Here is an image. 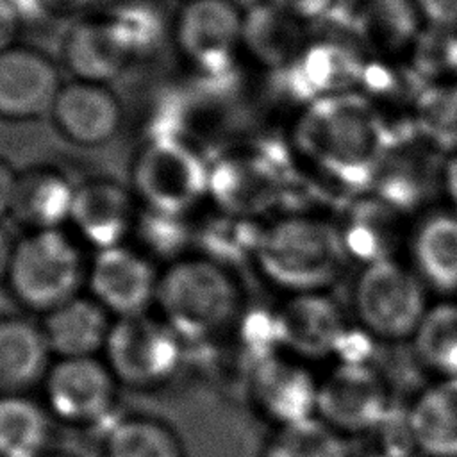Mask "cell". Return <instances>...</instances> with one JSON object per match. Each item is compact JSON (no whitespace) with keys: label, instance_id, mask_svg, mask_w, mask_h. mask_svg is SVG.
<instances>
[{"label":"cell","instance_id":"cell-25","mask_svg":"<svg viewBox=\"0 0 457 457\" xmlns=\"http://www.w3.org/2000/svg\"><path fill=\"white\" fill-rule=\"evenodd\" d=\"M271 191V171L257 157L230 155L209 173V193L228 214L245 218L259 209Z\"/></svg>","mask_w":457,"mask_h":457},{"label":"cell","instance_id":"cell-21","mask_svg":"<svg viewBox=\"0 0 457 457\" xmlns=\"http://www.w3.org/2000/svg\"><path fill=\"white\" fill-rule=\"evenodd\" d=\"M75 187L54 168H30L18 173L11 216L30 230L61 228L70 221Z\"/></svg>","mask_w":457,"mask_h":457},{"label":"cell","instance_id":"cell-38","mask_svg":"<svg viewBox=\"0 0 457 457\" xmlns=\"http://www.w3.org/2000/svg\"><path fill=\"white\" fill-rule=\"evenodd\" d=\"M443 182L446 195L450 196L457 209V152H453V155L446 161L443 168Z\"/></svg>","mask_w":457,"mask_h":457},{"label":"cell","instance_id":"cell-22","mask_svg":"<svg viewBox=\"0 0 457 457\" xmlns=\"http://www.w3.org/2000/svg\"><path fill=\"white\" fill-rule=\"evenodd\" d=\"M50 357L41 325L25 318H0V395L23 393L43 382Z\"/></svg>","mask_w":457,"mask_h":457},{"label":"cell","instance_id":"cell-19","mask_svg":"<svg viewBox=\"0 0 457 457\" xmlns=\"http://www.w3.org/2000/svg\"><path fill=\"white\" fill-rule=\"evenodd\" d=\"M114 318L93 298L77 295L43 314L41 328L57 359L96 357L104 352Z\"/></svg>","mask_w":457,"mask_h":457},{"label":"cell","instance_id":"cell-26","mask_svg":"<svg viewBox=\"0 0 457 457\" xmlns=\"http://www.w3.org/2000/svg\"><path fill=\"white\" fill-rule=\"evenodd\" d=\"M45 405L25 393L0 395V457H43L52 423Z\"/></svg>","mask_w":457,"mask_h":457},{"label":"cell","instance_id":"cell-30","mask_svg":"<svg viewBox=\"0 0 457 457\" xmlns=\"http://www.w3.org/2000/svg\"><path fill=\"white\" fill-rule=\"evenodd\" d=\"M261 457H348L343 434L318 416L277 427Z\"/></svg>","mask_w":457,"mask_h":457},{"label":"cell","instance_id":"cell-34","mask_svg":"<svg viewBox=\"0 0 457 457\" xmlns=\"http://www.w3.org/2000/svg\"><path fill=\"white\" fill-rule=\"evenodd\" d=\"M425 23L434 30H457V0H412Z\"/></svg>","mask_w":457,"mask_h":457},{"label":"cell","instance_id":"cell-24","mask_svg":"<svg viewBox=\"0 0 457 457\" xmlns=\"http://www.w3.org/2000/svg\"><path fill=\"white\" fill-rule=\"evenodd\" d=\"M414 271L443 293L457 291V214H434L416 230L412 239Z\"/></svg>","mask_w":457,"mask_h":457},{"label":"cell","instance_id":"cell-42","mask_svg":"<svg viewBox=\"0 0 457 457\" xmlns=\"http://www.w3.org/2000/svg\"><path fill=\"white\" fill-rule=\"evenodd\" d=\"M43 457H73V455H70V453H57V452H48L46 455H43Z\"/></svg>","mask_w":457,"mask_h":457},{"label":"cell","instance_id":"cell-32","mask_svg":"<svg viewBox=\"0 0 457 457\" xmlns=\"http://www.w3.org/2000/svg\"><path fill=\"white\" fill-rule=\"evenodd\" d=\"M416 127L432 145L457 152V82L430 84L418 93Z\"/></svg>","mask_w":457,"mask_h":457},{"label":"cell","instance_id":"cell-7","mask_svg":"<svg viewBox=\"0 0 457 457\" xmlns=\"http://www.w3.org/2000/svg\"><path fill=\"white\" fill-rule=\"evenodd\" d=\"M186 343L157 314L143 312L112 321L104 361L118 384L130 389H155L179 371Z\"/></svg>","mask_w":457,"mask_h":457},{"label":"cell","instance_id":"cell-27","mask_svg":"<svg viewBox=\"0 0 457 457\" xmlns=\"http://www.w3.org/2000/svg\"><path fill=\"white\" fill-rule=\"evenodd\" d=\"M355 23L370 46L395 54L416 45L423 20L412 0H362Z\"/></svg>","mask_w":457,"mask_h":457},{"label":"cell","instance_id":"cell-14","mask_svg":"<svg viewBox=\"0 0 457 457\" xmlns=\"http://www.w3.org/2000/svg\"><path fill=\"white\" fill-rule=\"evenodd\" d=\"M61 86L48 55L14 45L0 54V120L29 121L48 116Z\"/></svg>","mask_w":457,"mask_h":457},{"label":"cell","instance_id":"cell-15","mask_svg":"<svg viewBox=\"0 0 457 457\" xmlns=\"http://www.w3.org/2000/svg\"><path fill=\"white\" fill-rule=\"evenodd\" d=\"M132 189L109 179H91L75 187L70 223L96 252L127 243L137 218Z\"/></svg>","mask_w":457,"mask_h":457},{"label":"cell","instance_id":"cell-16","mask_svg":"<svg viewBox=\"0 0 457 457\" xmlns=\"http://www.w3.org/2000/svg\"><path fill=\"white\" fill-rule=\"evenodd\" d=\"M277 321L282 346L305 359L337 353L348 332L341 309L323 293L291 295Z\"/></svg>","mask_w":457,"mask_h":457},{"label":"cell","instance_id":"cell-28","mask_svg":"<svg viewBox=\"0 0 457 457\" xmlns=\"http://www.w3.org/2000/svg\"><path fill=\"white\" fill-rule=\"evenodd\" d=\"M104 457H184L177 434L150 416L111 420L104 434Z\"/></svg>","mask_w":457,"mask_h":457},{"label":"cell","instance_id":"cell-5","mask_svg":"<svg viewBox=\"0 0 457 457\" xmlns=\"http://www.w3.org/2000/svg\"><path fill=\"white\" fill-rule=\"evenodd\" d=\"M209 173L189 143L173 134L154 136L132 162V193L145 209L186 216L209 193Z\"/></svg>","mask_w":457,"mask_h":457},{"label":"cell","instance_id":"cell-13","mask_svg":"<svg viewBox=\"0 0 457 457\" xmlns=\"http://www.w3.org/2000/svg\"><path fill=\"white\" fill-rule=\"evenodd\" d=\"M250 396L277 427L316 416L320 380L295 359L275 353L250 368Z\"/></svg>","mask_w":457,"mask_h":457},{"label":"cell","instance_id":"cell-29","mask_svg":"<svg viewBox=\"0 0 457 457\" xmlns=\"http://www.w3.org/2000/svg\"><path fill=\"white\" fill-rule=\"evenodd\" d=\"M412 345L418 359L441 378L457 377V303L430 305L416 332Z\"/></svg>","mask_w":457,"mask_h":457},{"label":"cell","instance_id":"cell-1","mask_svg":"<svg viewBox=\"0 0 457 457\" xmlns=\"http://www.w3.org/2000/svg\"><path fill=\"white\" fill-rule=\"evenodd\" d=\"M295 130L302 154L350 189L373 186L387 155L382 118L353 91L309 104Z\"/></svg>","mask_w":457,"mask_h":457},{"label":"cell","instance_id":"cell-9","mask_svg":"<svg viewBox=\"0 0 457 457\" xmlns=\"http://www.w3.org/2000/svg\"><path fill=\"white\" fill-rule=\"evenodd\" d=\"M245 11L232 0L186 2L173 21L179 52L204 73H221L243 50Z\"/></svg>","mask_w":457,"mask_h":457},{"label":"cell","instance_id":"cell-10","mask_svg":"<svg viewBox=\"0 0 457 457\" xmlns=\"http://www.w3.org/2000/svg\"><path fill=\"white\" fill-rule=\"evenodd\" d=\"M389 393L366 362L337 364L318 387L316 416L339 434H362L386 421Z\"/></svg>","mask_w":457,"mask_h":457},{"label":"cell","instance_id":"cell-31","mask_svg":"<svg viewBox=\"0 0 457 457\" xmlns=\"http://www.w3.org/2000/svg\"><path fill=\"white\" fill-rule=\"evenodd\" d=\"M105 16L134 59L155 52L170 30L166 14L155 0H121Z\"/></svg>","mask_w":457,"mask_h":457},{"label":"cell","instance_id":"cell-8","mask_svg":"<svg viewBox=\"0 0 457 457\" xmlns=\"http://www.w3.org/2000/svg\"><path fill=\"white\" fill-rule=\"evenodd\" d=\"M45 407L52 418L80 427L109 423L118 380L98 357L57 359L43 378Z\"/></svg>","mask_w":457,"mask_h":457},{"label":"cell","instance_id":"cell-18","mask_svg":"<svg viewBox=\"0 0 457 457\" xmlns=\"http://www.w3.org/2000/svg\"><path fill=\"white\" fill-rule=\"evenodd\" d=\"M62 62L75 80L109 84L134 59L107 16L84 18L70 27L61 48Z\"/></svg>","mask_w":457,"mask_h":457},{"label":"cell","instance_id":"cell-36","mask_svg":"<svg viewBox=\"0 0 457 457\" xmlns=\"http://www.w3.org/2000/svg\"><path fill=\"white\" fill-rule=\"evenodd\" d=\"M23 25L21 16L9 0H0V54L16 45V37Z\"/></svg>","mask_w":457,"mask_h":457},{"label":"cell","instance_id":"cell-3","mask_svg":"<svg viewBox=\"0 0 457 457\" xmlns=\"http://www.w3.org/2000/svg\"><path fill=\"white\" fill-rule=\"evenodd\" d=\"M346 250L341 232L309 216H286L261 228L253 259L259 271L291 293H323L339 277Z\"/></svg>","mask_w":457,"mask_h":457},{"label":"cell","instance_id":"cell-6","mask_svg":"<svg viewBox=\"0 0 457 457\" xmlns=\"http://www.w3.org/2000/svg\"><path fill=\"white\" fill-rule=\"evenodd\" d=\"M353 309L370 336L411 339L428 309L425 284L416 271L391 257L368 262L355 280Z\"/></svg>","mask_w":457,"mask_h":457},{"label":"cell","instance_id":"cell-4","mask_svg":"<svg viewBox=\"0 0 457 457\" xmlns=\"http://www.w3.org/2000/svg\"><path fill=\"white\" fill-rule=\"evenodd\" d=\"M87 264L62 228L30 230L14 243L5 284L27 309L46 314L80 295Z\"/></svg>","mask_w":457,"mask_h":457},{"label":"cell","instance_id":"cell-39","mask_svg":"<svg viewBox=\"0 0 457 457\" xmlns=\"http://www.w3.org/2000/svg\"><path fill=\"white\" fill-rule=\"evenodd\" d=\"M12 248H14V243L9 239L5 230L0 228V284L5 282V278H7Z\"/></svg>","mask_w":457,"mask_h":457},{"label":"cell","instance_id":"cell-20","mask_svg":"<svg viewBox=\"0 0 457 457\" xmlns=\"http://www.w3.org/2000/svg\"><path fill=\"white\" fill-rule=\"evenodd\" d=\"M309 45L305 21L262 0L245 11L243 50L259 64L284 71Z\"/></svg>","mask_w":457,"mask_h":457},{"label":"cell","instance_id":"cell-23","mask_svg":"<svg viewBox=\"0 0 457 457\" xmlns=\"http://www.w3.org/2000/svg\"><path fill=\"white\" fill-rule=\"evenodd\" d=\"M416 450L427 457H457V377L441 378L418 395L407 414Z\"/></svg>","mask_w":457,"mask_h":457},{"label":"cell","instance_id":"cell-37","mask_svg":"<svg viewBox=\"0 0 457 457\" xmlns=\"http://www.w3.org/2000/svg\"><path fill=\"white\" fill-rule=\"evenodd\" d=\"M16 180L18 171L4 157H0V220L11 214Z\"/></svg>","mask_w":457,"mask_h":457},{"label":"cell","instance_id":"cell-12","mask_svg":"<svg viewBox=\"0 0 457 457\" xmlns=\"http://www.w3.org/2000/svg\"><path fill=\"white\" fill-rule=\"evenodd\" d=\"M48 118L71 145L102 146L120 132L123 107L109 84L73 79L61 86Z\"/></svg>","mask_w":457,"mask_h":457},{"label":"cell","instance_id":"cell-17","mask_svg":"<svg viewBox=\"0 0 457 457\" xmlns=\"http://www.w3.org/2000/svg\"><path fill=\"white\" fill-rule=\"evenodd\" d=\"M361 57L343 43H309L298 59L286 68L289 91L307 105L345 93L362 82Z\"/></svg>","mask_w":457,"mask_h":457},{"label":"cell","instance_id":"cell-43","mask_svg":"<svg viewBox=\"0 0 457 457\" xmlns=\"http://www.w3.org/2000/svg\"><path fill=\"white\" fill-rule=\"evenodd\" d=\"M182 2H184V4H186V2H193V0H182Z\"/></svg>","mask_w":457,"mask_h":457},{"label":"cell","instance_id":"cell-11","mask_svg":"<svg viewBox=\"0 0 457 457\" xmlns=\"http://www.w3.org/2000/svg\"><path fill=\"white\" fill-rule=\"evenodd\" d=\"M159 277L152 259L127 243L98 250L87 262L86 286L114 320L148 312L155 303Z\"/></svg>","mask_w":457,"mask_h":457},{"label":"cell","instance_id":"cell-41","mask_svg":"<svg viewBox=\"0 0 457 457\" xmlns=\"http://www.w3.org/2000/svg\"><path fill=\"white\" fill-rule=\"evenodd\" d=\"M104 2H107V0H70V4L79 5V7H93V5H98Z\"/></svg>","mask_w":457,"mask_h":457},{"label":"cell","instance_id":"cell-2","mask_svg":"<svg viewBox=\"0 0 457 457\" xmlns=\"http://www.w3.org/2000/svg\"><path fill=\"white\" fill-rule=\"evenodd\" d=\"M155 305L184 343L216 337L243 312L237 280L227 266L205 255L170 262L159 277Z\"/></svg>","mask_w":457,"mask_h":457},{"label":"cell","instance_id":"cell-35","mask_svg":"<svg viewBox=\"0 0 457 457\" xmlns=\"http://www.w3.org/2000/svg\"><path fill=\"white\" fill-rule=\"evenodd\" d=\"M266 2L277 5L278 9L289 12L291 16L302 21H311V20L327 16L337 0H266Z\"/></svg>","mask_w":457,"mask_h":457},{"label":"cell","instance_id":"cell-40","mask_svg":"<svg viewBox=\"0 0 457 457\" xmlns=\"http://www.w3.org/2000/svg\"><path fill=\"white\" fill-rule=\"evenodd\" d=\"M377 457H411V453H409V450H384L380 455H377Z\"/></svg>","mask_w":457,"mask_h":457},{"label":"cell","instance_id":"cell-33","mask_svg":"<svg viewBox=\"0 0 457 457\" xmlns=\"http://www.w3.org/2000/svg\"><path fill=\"white\" fill-rule=\"evenodd\" d=\"M132 234H136L139 241L137 248L150 259L152 255L166 257L170 262L184 257L182 252L193 236L186 225V216L166 214L145 207L137 212Z\"/></svg>","mask_w":457,"mask_h":457}]
</instances>
